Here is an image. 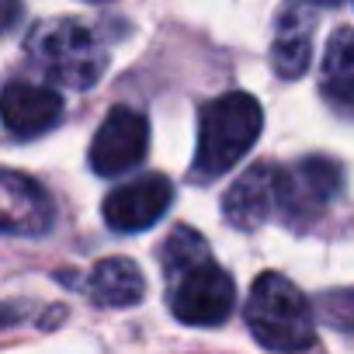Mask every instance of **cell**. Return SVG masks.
I'll use <instances>...</instances> for the list:
<instances>
[{
    "instance_id": "cell-1",
    "label": "cell",
    "mask_w": 354,
    "mask_h": 354,
    "mask_svg": "<svg viewBox=\"0 0 354 354\" xmlns=\"http://www.w3.org/2000/svg\"><path fill=\"white\" fill-rule=\"evenodd\" d=\"M167 299L170 313L188 326H219L236 306L233 278L209 257L205 240L195 230H174L163 243Z\"/></svg>"
},
{
    "instance_id": "cell-2",
    "label": "cell",
    "mask_w": 354,
    "mask_h": 354,
    "mask_svg": "<svg viewBox=\"0 0 354 354\" xmlns=\"http://www.w3.org/2000/svg\"><path fill=\"white\" fill-rule=\"evenodd\" d=\"M264 125L257 97L233 91L202 108L198 122V149H195V174L198 177H219L233 170L250 146L257 142Z\"/></svg>"
},
{
    "instance_id": "cell-3",
    "label": "cell",
    "mask_w": 354,
    "mask_h": 354,
    "mask_svg": "<svg viewBox=\"0 0 354 354\" xmlns=\"http://www.w3.org/2000/svg\"><path fill=\"white\" fill-rule=\"evenodd\" d=\"M243 313L254 340L268 351H302L316 340L309 299L278 271H268L254 281Z\"/></svg>"
},
{
    "instance_id": "cell-4",
    "label": "cell",
    "mask_w": 354,
    "mask_h": 354,
    "mask_svg": "<svg viewBox=\"0 0 354 354\" xmlns=\"http://www.w3.org/2000/svg\"><path fill=\"white\" fill-rule=\"evenodd\" d=\"M28 53L49 80L63 87H77V91L94 87L108 66V53L94 39V32L70 18L39 25L28 39Z\"/></svg>"
},
{
    "instance_id": "cell-5",
    "label": "cell",
    "mask_w": 354,
    "mask_h": 354,
    "mask_svg": "<svg viewBox=\"0 0 354 354\" xmlns=\"http://www.w3.org/2000/svg\"><path fill=\"white\" fill-rule=\"evenodd\" d=\"M149 149V122L132 108H111L91 142V167L101 177L125 174L146 160Z\"/></svg>"
},
{
    "instance_id": "cell-6",
    "label": "cell",
    "mask_w": 354,
    "mask_h": 354,
    "mask_svg": "<svg viewBox=\"0 0 354 354\" xmlns=\"http://www.w3.org/2000/svg\"><path fill=\"white\" fill-rule=\"evenodd\" d=\"M174 188L163 174H142L129 185H118L104 198V223L115 233H142L160 223V216L170 209Z\"/></svg>"
},
{
    "instance_id": "cell-7",
    "label": "cell",
    "mask_w": 354,
    "mask_h": 354,
    "mask_svg": "<svg viewBox=\"0 0 354 354\" xmlns=\"http://www.w3.org/2000/svg\"><path fill=\"white\" fill-rule=\"evenodd\" d=\"M53 226V202L28 174L0 167V233L42 236Z\"/></svg>"
},
{
    "instance_id": "cell-8",
    "label": "cell",
    "mask_w": 354,
    "mask_h": 354,
    "mask_svg": "<svg viewBox=\"0 0 354 354\" xmlns=\"http://www.w3.org/2000/svg\"><path fill=\"white\" fill-rule=\"evenodd\" d=\"M337 188H340V170L323 156H313L292 170H281V219L288 223L313 219L333 202Z\"/></svg>"
},
{
    "instance_id": "cell-9",
    "label": "cell",
    "mask_w": 354,
    "mask_h": 354,
    "mask_svg": "<svg viewBox=\"0 0 354 354\" xmlns=\"http://www.w3.org/2000/svg\"><path fill=\"white\" fill-rule=\"evenodd\" d=\"M281 216V167L257 163L226 192V219L236 230H257Z\"/></svg>"
},
{
    "instance_id": "cell-10",
    "label": "cell",
    "mask_w": 354,
    "mask_h": 354,
    "mask_svg": "<svg viewBox=\"0 0 354 354\" xmlns=\"http://www.w3.org/2000/svg\"><path fill=\"white\" fill-rule=\"evenodd\" d=\"M63 118V97L53 87L15 80L0 91V122L15 136H39Z\"/></svg>"
},
{
    "instance_id": "cell-11",
    "label": "cell",
    "mask_w": 354,
    "mask_h": 354,
    "mask_svg": "<svg viewBox=\"0 0 354 354\" xmlns=\"http://www.w3.org/2000/svg\"><path fill=\"white\" fill-rule=\"evenodd\" d=\"M87 292H91V299L97 306L122 309V306H136L146 295V278H142V271H139L136 261H129V257H108V261H101L91 271Z\"/></svg>"
},
{
    "instance_id": "cell-12",
    "label": "cell",
    "mask_w": 354,
    "mask_h": 354,
    "mask_svg": "<svg viewBox=\"0 0 354 354\" xmlns=\"http://www.w3.org/2000/svg\"><path fill=\"white\" fill-rule=\"evenodd\" d=\"M309 32H313V18L306 11H299V18H295V8H288L281 15V25H278V35H274V49H271V63H274V70L285 80L299 77L309 66V49H313Z\"/></svg>"
},
{
    "instance_id": "cell-13",
    "label": "cell",
    "mask_w": 354,
    "mask_h": 354,
    "mask_svg": "<svg viewBox=\"0 0 354 354\" xmlns=\"http://www.w3.org/2000/svg\"><path fill=\"white\" fill-rule=\"evenodd\" d=\"M323 91L344 104L354 108V28H340L326 42L323 56Z\"/></svg>"
},
{
    "instance_id": "cell-14",
    "label": "cell",
    "mask_w": 354,
    "mask_h": 354,
    "mask_svg": "<svg viewBox=\"0 0 354 354\" xmlns=\"http://www.w3.org/2000/svg\"><path fill=\"white\" fill-rule=\"evenodd\" d=\"M21 21V0H0V35Z\"/></svg>"
},
{
    "instance_id": "cell-15",
    "label": "cell",
    "mask_w": 354,
    "mask_h": 354,
    "mask_svg": "<svg viewBox=\"0 0 354 354\" xmlns=\"http://www.w3.org/2000/svg\"><path fill=\"white\" fill-rule=\"evenodd\" d=\"M316 4H337V0H316Z\"/></svg>"
}]
</instances>
